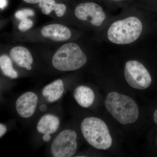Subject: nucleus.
Instances as JSON below:
<instances>
[{"label": "nucleus", "instance_id": "9", "mask_svg": "<svg viewBox=\"0 0 157 157\" xmlns=\"http://www.w3.org/2000/svg\"><path fill=\"white\" fill-rule=\"evenodd\" d=\"M43 37L56 42L67 41L72 36L71 31L66 26L52 24L45 26L41 30Z\"/></svg>", "mask_w": 157, "mask_h": 157}, {"label": "nucleus", "instance_id": "19", "mask_svg": "<svg viewBox=\"0 0 157 157\" xmlns=\"http://www.w3.org/2000/svg\"><path fill=\"white\" fill-rule=\"evenodd\" d=\"M7 5V0H0V9H4Z\"/></svg>", "mask_w": 157, "mask_h": 157}, {"label": "nucleus", "instance_id": "5", "mask_svg": "<svg viewBox=\"0 0 157 157\" xmlns=\"http://www.w3.org/2000/svg\"><path fill=\"white\" fill-rule=\"evenodd\" d=\"M124 76L128 84L136 89H146L151 83V77L148 70L137 60H130L126 63Z\"/></svg>", "mask_w": 157, "mask_h": 157}, {"label": "nucleus", "instance_id": "1", "mask_svg": "<svg viewBox=\"0 0 157 157\" xmlns=\"http://www.w3.org/2000/svg\"><path fill=\"white\" fill-rule=\"evenodd\" d=\"M105 105L110 114L122 124L134 123L139 117L138 106L128 96L116 92L109 93L105 99Z\"/></svg>", "mask_w": 157, "mask_h": 157}, {"label": "nucleus", "instance_id": "12", "mask_svg": "<svg viewBox=\"0 0 157 157\" xmlns=\"http://www.w3.org/2000/svg\"><path fill=\"white\" fill-rule=\"evenodd\" d=\"M64 91V86L63 80L57 79L47 85L43 88L42 94L49 103L58 101Z\"/></svg>", "mask_w": 157, "mask_h": 157}, {"label": "nucleus", "instance_id": "21", "mask_svg": "<svg viewBox=\"0 0 157 157\" xmlns=\"http://www.w3.org/2000/svg\"><path fill=\"white\" fill-rule=\"evenodd\" d=\"M43 139L45 142L49 141L51 139V136L50 135H44L43 136Z\"/></svg>", "mask_w": 157, "mask_h": 157}, {"label": "nucleus", "instance_id": "3", "mask_svg": "<svg viewBox=\"0 0 157 157\" xmlns=\"http://www.w3.org/2000/svg\"><path fill=\"white\" fill-rule=\"evenodd\" d=\"M80 127L83 137L94 148L106 150L112 145V139L109 129L101 119L86 118L82 122Z\"/></svg>", "mask_w": 157, "mask_h": 157}, {"label": "nucleus", "instance_id": "20", "mask_svg": "<svg viewBox=\"0 0 157 157\" xmlns=\"http://www.w3.org/2000/svg\"><path fill=\"white\" fill-rule=\"evenodd\" d=\"M25 2L29 4H37L39 3L42 0H23Z\"/></svg>", "mask_w": 157, "mask_h": 157}, {"label": "nucleus", "instance_id": "17", "mask_svg": "<svg viewBox=\"0 0 157 157\" xmlns=\"http://www.w3.org/2000/svg\"><path fill=\"white\" fill-rule=\"evenodd\" d=\"M33 23L31 20L28 19V18H25L22 20L20 23L18 29L21 31L25 32L30 29L33 27Z\"/></svg>", "mask_w": 157, "mask_h": 157}, {"label": "nucleus", "instance_id": "24", "mask_svg": "<svg viewBox=\"0 0 157 157\" xmlns=\"http://www.w3.org/2000/svg\"><path fill=\"white\" fill-rule=\"evenodd\" d=\"M156 142H157V140H156Z\"/></svg>", "mask_w": 157, "mask_h": 157}, {"label": "nucleus", "instance_id": "2", "mask_svg": "<svg viewBox=\"0 0 157 157\" xmlns=\"http://www.w3.org/2000/svg\"><path fill=\"white\" fill-rule=\"evenodd\" d=\"M142 30L143 25L140 20L130 16L113 23L107 31V38L114 44L126 45L136 41Z\"/></svg>", "mask_w": 157, "mask_h": 157}, {"label": "nucleus", "instance_id": "18", "mask_svg": "<svg viewBox=\"0 0 157 157\" xmlns=\"http://www.w3.org/2000/svg\"><path fill=\"white\" fill-rule=\"evenodd\" d=\"M7 132V128L4 124L0 123V137H2Z\"/></svg>", "mask_w": 157, "mask_h": 157}, {"label": "nucleus", "instance_id": "6", "mask_svg": "<svg viewBox=\"0 0 157 157\" xmlns=\"http://www.w3.org/2000/svg\"><path fill=\"white\" fill-rule=\"evenodd\" d=\"M77 136L73 130L62 131L54 139L51 146V153L54 157H70L77 149Z\"/></svg>", "mask_w": 157, "mask_h": 157}, {"label": "nucleus", "instance_id": "23", "mask_svg": "<svg viewBox=\"0 0 157 157\" xmlns=\"http://www.w3.org/2000/svg\"><path fill=\"white\" fill-rule=\"evenodd\" d=\"M109 1H122V0H109Z\"/></svg>", "mask_w": 157, "mask_h": 157}, {"label": "nucleus", "instance_id": "11", "mask_svg": "<svg viewBox=\"0 0 157 157\" xmlns=\"http://www.w3.org/2000/svg\"><path fill=\"white\" fill-rule=\"evenodd\" d=\"M60 125V119L56 116L47 114L43 116L37 124L36 128L39 133L51 135L55 133Z\"/></svg>", "mask_w": 157, "mask_h": 157}, {"label": "nucleus", "instance_id": "7", "mask_svg": "<svg viewBox=\"0 0 157 157\" xmlns=\"http://www.w3.org/2000/svg\"><path fill=\"white\" fill-rule=\"evenodd\" d=\"M74 13L78 19L88 21L96 27L102 25L106 19V14L102 7L92 2L78 4Z\"/></svg>", "mask_w": 157, "mask_h": 157}, {"label": "nucleus", "instance_id": "22", "mask_svg": "<svg viewBox=\"0 0 157 157\" xmlns=\"http://www.w3.org/2000/svg\"><path fill=\"white\" fill-rule=\"evenodd\" d=\"M154 120L155 122L157 125V109L155 111L153 115Z\"/></svg>", "mask_w": 157, "mask_h": 157}, {"label": "nucleus", "instance_id": "15", "mask_svg": "<svg viewBox=\"0 0 157 157\" xmlns=\"http://www.w3.org/2000/svg\"><path fill=\"white\" fill-rule=\"evenodd\" d=\"M0 69L6 76L11 78L18 77V73L14 70L11 59L6 55L0 56Z\"/></svg>", "mask_w": 157, "mask_h": 157}, {"label": "nucleus", "instance_id": "14", "mask_svg": "<svg viewBox=\"0 0 157 157\" xmlns=\"http://www.w3.org/2000/svg\"><path fill=\"white\" fill-rule=\"evenodd\" d=\"M42 12L45 15L50 14L54 11L58 17L63 16L67 11V7L62 3H56L55 0H42L39 3Z\"/></svg>", "mask_w": 157, "mask_h": 157}, {"label": "nucleus", "instance_id": "10", "mask_svg": "<svg viewBox=\"0 0 157 157\" xmlns=\"http://www.w3.org/2000/svg\"><path fill=\"white\" fill-rule=\"evenodd\" d=\"M11 59L19 67L26 68L31 66L33 62V56L28 49L22 46L12 48L10 52Z\"/></svg>", "mask_w": 157, "mask_h": 157}, {"label": "nucleus", "instance_id": "16", "mask_svg": "<svg viewBox=\"0 0 157 157\" xmlns=\"http://www.w3.org/2000/svg\"><path fill=\"white\" fill-rule=\"evenodd\" d=\"M34 11L30 9H24L16 12L15 16L18 19L22 20L28 18L29 16H33Z\"/></svg>", "mask_w": 157, "mask_h": 157}, {"label": "nucleus", "instance_id": "13", "mask_svg": "<svg viewBox=\"0 0 157 157\" xmlns=\"http://www.w3.org/2000/svg\"><path fill=\"white\" fill-rule=\"evenodd\" d=\"M73 95L77 103L84 108L90 107L94 101V91L87 86H80L76 88Z\"/></svg>", "mask_w": 157, "mask_h": 157}, {"label": "nucleus", "instance_id": "8", "mask_svg": "<svg viewBox=\"0 0 157 157\" xmlns=\"http://www.w3.org/2000/svg\"><path fill=\"white\" fill-rule=\"evenodd\" d=\"M38 102V96L35 93H24L16 101L15 106L17 113L24 118L31 117L36 111Z\"/></svg>", "mask_w": 157, "mask_h": 157}, {"label": "nucleus", "instance_id": "4", "mask_svg": "<svg viewBox=\"0 0 157 157\" xmlns=\"http://www.w3.org/2000/svg\"><path fill=\"white\" fill-rule=\"evenodd\" d=\"M87 59L78 44L73 42L62 45L52 59L54 67L60 71L78 70L86 63Z\"/></svg>", "mask_w": 157, "mask_h": 157}]
</instances>
